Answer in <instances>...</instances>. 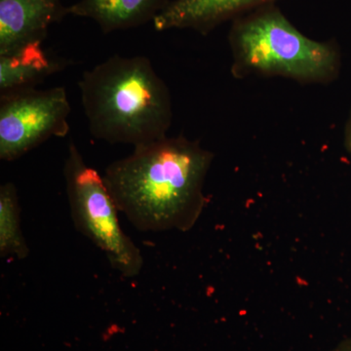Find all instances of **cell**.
<instances>
[{
	"instance_id": "cell-1",
	"label": "cell",
	"mask_w": 351,
	"mask_h": 351,
	"mask_svg": "<svg viewBox=\"0 0 351 351\" xmlns=\"http://www.w3.org/2000/svg\"><path fill=\"white\" fill-rule=\"evenodd\" d=\"M213 159L197 141L167 136L110 163L104 181L138 230L186 232L206 205L203 189Z\"/></svg>"
},
{
	"instance_id": "cell-2",
	"label": "cell",
	"mask_w": 351,
	"mask_h": 351,
	"mask_svg": "<svg viewBox=\"0 0 351 351\" xmlns=\"http://www.w3.org/2000/svg\"><path fill=\"white\" fill-rule=\"evenodd\" d=\"M78 87L97 140L137 147L167 137L173 119L169 88L147 57L108 58L84 71Z\"/></svg>"
},
{
	"instance_id": "cell-3",
	"label": "cell",
	"mask_w": 351,
	"mask_h": 351,
	"mask_svg": "<svg viewBox=\"0 0 351 351\" xmlns=\"http://www.w3.org/2000/svg\"><path fill=\"white\" fill-rule=\"evenodd\" d=\"M228 39L235 76L278 75L323 84L338 75L336 47L307 38L274 3L233 20Z\"/></svg>"
},
{
	"instance_id": "cell-4",
	"label": "cell",
	"mask_w": 351,
	"mask_h": 351,
	"mask_svg": "<svg viewBox=\"0 0 351 351\" xmlns=\"http://www.w3.org/2000/svg\"><path fill=\"white\" fill-rule=\"evenodd\" d=\"M68 147L64 176L73 225L104 252L112 269L125 277L138 276L144 258L122 230L119 208L104 178L87 165L75 143Z\"/></svg>"
},
{
	"instance_id": "cell-5",
	"label": "cell",
	"mask_w": 351,
	"mask_h": 351,
	"mask_svg": "<svg viewBox=\"0 0 351 351\" xmlns=\"http://www.w3.org/2000/svg\"><path fill=\"white\" fill-rule=\"evenodd\" d=\"M69 114L64 87L0 95V159L17 160L49 138L68 135Z\"/></svg>"
},
{
	"instance_id": "cell-6",
	"label": "cell",
	"mask_w": 351,
	"mask_h": 351,
	"mask_svg": "<svg viewBox=\"0 0 351 351\" xmlns=\"http://www.w3.org/2000/svg\"><path fill=\"white\" fill-rule=\"evenodd\" d=\"M69 14L62 0H0V55L43 41Z\"/></svg>"
},
{
	"instance_id": "cell-7",
	"label": "cell",
	"mask_w": 351,
	"mask_h": 351,
	"mask_svg": "<svg viewBox=\"0 0 351 351\" xmlns=\"http://www.w3.org/2000/svg\"><path fill=\"white\" fill-rule=\"evenodd\" d=\"M274 0H170L152 21L158 32L193 29L206 34L228 20L274 3Z\"/></svg>"
},
{
	"instance_id": "cell-8",
	"label": "cell",
	"mask_w": 351,
	"mask_h": 351,
	"mask_svg": "<svg viewBox=\"0 0 351 351\" xmlns=\"http://www.w3.org/2000/svg\"><path fill=\"white\" fill-rule=\"evenodd\" d=\"M43 43L34 41L0 55V95L32 89L66 69L69 62L48 53Z\"/></svg>"
},
{
	"instance_id": "cell-9",
	"label": "cell",
	"mask_w": 351,
	"mask_h": 351,
	"mask_svg": "<svg viewBox=\"0 0 351 351\" xmlns=\"http://www.w3.org/2000/svg\"><path fill=\"white\" fill-rule=\"evenodd\" d=\"M170 0H78L69 15L93 20L105 34L147 24Z\"/></svg>"
},
{
	"instance_id": "cell-10",
	"label": "cell",
	"mask_w": 351,
	"mask_h": 351,
	"mask_svg": "<svg viewBox=\"0 0 351 351\" xmlns=\"http://www.w3.org/2000/svg\"><path fill=\"white\" fill-rule=\"evenodd\" d=\"M29 249L21 226V208L13 182L0 186V256L17 258L29 256Z\"/></svg>"
},
{
	"instance_id": "cell-11",
	"label": "cell",
	"mask_w": 351,
	"mask_h": 351,
	"mask_svg": "<svg viewBox=\"0 0 351 351\" xmlns=\"http://www.w3.org/2000/svg\"><path fill=\"white\" fill-rule=\"evenodd\" d=\"M332 351H351V339H346V341L339 343V345Z\"/></svg>"
},
{
	"instance_id": "cell-12",
	"label": "cell",
	"mask_w": 351,
	"mask_h": 351,
	"mask_svg": "<svg viewBox=\"0 0 351 351\" xmlns=\"http://www.w3.org/2000/svg\"><path fill=\"white\" fill-rule=\"evenodd\" d=\"M346 144L348 152L351 154V119L350 123H348V130H346Z\"/></svg>"
}]
</instances>
